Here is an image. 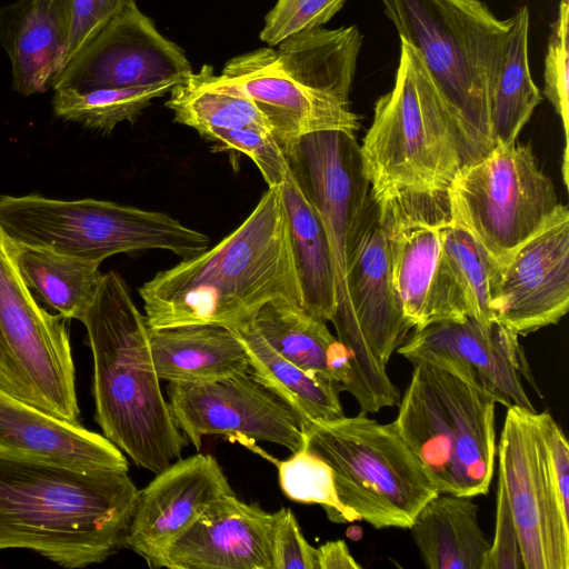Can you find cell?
Instances as JSON below:
<instances>
[{
  "label": "cell",
  "mask_w": 569,
  "mask_h": 569,
  "mask_svg": "<svg viewBox=\"0 0 569 569\" xmlns=\"http://www.w3.org/2000/svg\"><path fill=\"white\" fill-rule=\"evenodd\" d=\"M150 329L253 321L268 301L302 307L279 187L211 249L157 272L139 288Z\"/></svg>",
  "instance_id": "obj_1"
},
{
  "label": "cell",
  "mask_w": 569,
  "mask_h": 569,
  "mask_svg": "<svg viewBox=\"0 0 569 569\" xmlns=\"http://www.w3.org/2000/svg\"><path fill=\"white\" fill-rule=\"evenodd\" d=\"M139 490L120 470L0 457V550L86 568L122 548Z\"/></svg>",
  "instance_id": "obj_2"
},
{
  "label": "cell",
  "mask_w": 569,
  "mask_h": 569,
  "mask_svg": "<svg viewBox=\"0 0 569 569\" xmlns=\"http://www.w3.org/2000/svg\"><path fill=\"white\" fill-rule=\"evenodd\" d=\"M81 322L93 358L97 423L136 466L162 471L181 458L188 440L162 393L146 317L119 273L102 274Z\"/></svg>",
  "instance_id": "obj_3"
},
{
  "label": "cell",
  "mask_w": 569,
  "mask_h": 569,
  "mask_svg": "<svg viewBox=\"0 0 569 569\" xmlns=\"http://www.w3.org/2000/svg\"><path fill=\"white\" fill-rule=\"evenodd\" d=\"M360 152L376 199L448 190L462 168L481 159L463 121L402 39L395 86L376 101Z\"/></svg>",
  "instance_id": "obj_4"
},
{
  "label": "cell",
  "mask_w": 569,
  "mask_h": 569,
  "mask_svg": "<svg viewBox=\"0 0 569 569\" xmlns=\"http://www.w3.org/2000/svg\"><path fill=\"white\" fill-rule=\"evenodd\" d=\"M393 425L439 493L486 495L497 455L495 399L453 369L412 363Z\"/></svg>",
  "instance_id": "obj_5"
},
{
  "label": "cell",
  "mask_w": 569,
  "mask_h": 569,
  "mask_svg": "<svg viewBox=\"0 0 569 569\" xmlns=\"http://www.w3.org/2000/svg\"><path fill=\"white\" fill-rule=\"evenodd\" d=\"M399 38L419 54L481 158L495 148L489 97L511 18L480 0H382Z\"/></svg>",
  "instance_id": "obj_6"
},
{
  "label": "cell",
  "mask_w": 569,
  "mask_h": 569,
  "mask_svg": "<svg viewBox=\"0 0 569 569\" xmlns=\"http://www.w3.org/2000/svg\"><path fill=\"white\" fill-rule=\"evenodd\" d=\"M305 449L329 465L347 522L409 529L439 493L426 468L393 422L367 413L303 423Z\"/></svg>",
  "instance_id": "obj_7"
},
{
  "label": "cell",
  "mask_w": 569,
  "mask_h": 569,
  "mask_svg": "<svg viewBox=\"0 0 569 569\" xmlns=\"http://www.w3.org/2000/svg\"><path fill=\"white\" fill-rule=\"evenodd\" d=\"M0 226L17 244L101 262L161 249L182 259L209 248L210 238L171 216L97 199L0 196Z\"/></svg>",
  "instance_id": "obj_8"
},
{
  "label": "cell",
  "mask_w": 569,
  "mask_h": 569,
  "mask_svg": "<svg viewBox=\"0 0 569 569\" xmlns=\"http://www.w3.org/2000/svg\"><path fill=\"white\" fill-rule=\"evenodd\" d=\"M448 193L455 219L502 266L561 206L530 146L518 142L462 168Z\"/></svg>",
  "instance_id": "obj_9"
},
{
  "label": "cell",
  "mask_w": 569,
  "mask_h": 569,
  "mask_svg": "<svg viewBox=\"0 0 569 569\" xmlns=\"http://www.w3.org/2000/svg\"><path fill=\"white\" fill-rule=\"evenodd\" d=\"M376 201L393 284L413 329L468 316L467 297L441 236L452 216L448 190H401Z\"/></svg>",
  "instance_id": "obj_10"
},
{
  "label": "cell",
  "mask_w": 569,
  "mask_h": 569,
  "mask_svg": "<svg viewBox=\"0 0 569 569\" xmlns=\"http://www.w3.org/2000/svg\"><path fill=\"white\" fill-rule=\"evenodd\" d=\"M0 367L23 401L79 423L74 366L63 318L38 303L20 274L16 244L1 226Z\"/></svg>",
  "instance_id": "obj_11"
},
{
  "label": "cell",
  "mask_w": 569,
  "mask_h": 569,
  "mask_svg": "<svg viewBox=\"0 0 569 569\" xmlns=\"http://www.w3.org/2000/svg\"><path fill=\"white\" fill-rule=\"evenodd\" d=\"M525 569H569V506L560 496L537 411L509 407L497 447Z\"/></svg>",
  "instance_id": "obj_12"
},
{
  "label": "cell",
  "mask_w": 569,
  "mask_h": 569,
  "mask_svg": "<svg viewBox=\"0 0 569 569\" xmlns=\"http://www.w3.org/2000/svg\"><path fill=\"white\" fill-rule=\"evenodd\" d=\"M289 170L318 212L325 228L336 277V332L347 319L346 276L361 216L370 194L360 144L339 130L306 134L279 146Z\"/></svg>",
  "instance_id": "obj_13"
},
{
  "label": "cell",
  "mask_w": 569,
  "mask_h": 569,
  "mask_svg": "<svg viewBox=\"0 0 569 569\" xmlns=\"http://www.w3.org/2000/svg\"><path fill=\"white\" fill-rule=\"evenodd\" d=\"M166 390L176 426L197 450L210 435L272 442L291 452L305 447L302 419L249 372L204 382H168Z\"/></svg>",
  "instance_id": "obj_14"
},
{
  "label": "cell",
  "mask_w": 569,
  "mask_h": 569,
  "mask_svg": "<svg viewBox=\"0 0 569 569\" xmlns=\"http://www.w3.org/2000/svg\"><path fill=\"white\" fill-rule=\"evenodd\" d=\"M397 352L411 363L426 361L456 370L507 408L536 412L521 377L542 397L518 335L497 320L483 325L466 316L437 321L413 329Z\"/></svg>",
  "instance_id": "obj_15"
},
{
  "label": "cell",
  "mask_w": 569,
  "mask_h": 569,
  "mask_svg": "<svg viewBox=\"0 0 569 569\" xmlns=\"http://www.w3.org/2000/svg\"><path fill=\"white\" fill-rule=\"evenodd\" d=\"M191 71L183 51L132 2L77 52L53 90L147 87L179 82Z\"/></svg>",
  "instance_id": "obj_16"
},
{
  "label": "cell",
  "mask_w": 569,
  "mask_h": 569,
  "mask_svg": "<svg viewBox=\"0 0 569 569\" xmlns=\"http://www.w3.org/2000/svg\"><path fill=\"white\" fill-rule=\"evenodd\" d=\"M234 493L217 459L197 453L179 458L138 492L122 540L150 568H161L171 543L217 499Z\"/></svg>",
  "instance_id": "obj_17"
},
{
  "label": "cell",
  "mask_w": 569,
  "mask_h": 569,
  "mask_svg": "<svg viewBox=\"0 0 569 569\" xmlns=\"http://www.w3.org/2000/svg\"><path fill=\"white\" fill-rule=\"evenodd\" d=\"M569 309V209L525 242L502 267L496 320L518 336L557 325Z\"/></svg>",
  "instance_id": "obj_18"
},
{
  "label": "cell",
  "mask_w": 569,
  "mask_h": 569,
  "mask_svg": "<svg viewBox=\"0 0 569 569\" xmlns=\"http://www.w3.org/2000/svg\"><path fill=\"white\" fill-rule=\"evenodd\" d=\"M221 74L256 104L279 146L312 132L339 130L355 134L360 128L359 117L349 107L293 80L271 47L230 59Z\"/></svg>",
  "instance_id": "obj_19"
},
{
  "label": "cell",
  "mask_w": 569,
  "mask_h": 569,
  "mask_svg": "<svg viewBox=\"0 0 569 569\" xmlns=\"http://www.w3.org/2000/svg\"><path fill=\"white\" fill-rule=\"evenodd\" d=\"M276 519L234 493L222 496L171 543L161 568L274 569Z\"/></svg>",
  "instance_id": "obj_20"
},
{
  "label": "cell",
  "mask_w": 569,
  "mask_h": 569,
  "mask_svg": "<svg viewBox=\"0 0 569 569\" xmlns=\"http://www.w3.org/2000/svg\"><path fill=\"white\" fill-rule=\"evenodd\" d=\"M0 457L86 470L128 471L122 451L104 436L54 417L0 389Z\"/></svg>",
  "instance_id": "obj_21"
},
{
  "label": "cell",
  "mask_w": 569,
  "mask_h": 569,
  "mask_svg": "<svg viewBox=\"0 0 569 569\" xmlns=\"http://www.w3.org/2000/svg\"><path fill=\"white\" fill-rule=\"evenodd\" d=\"M0 46L22 96L53 89L68 63L63 24L50 0H18L0 8Z\"/></svg>",
  "instance_id": "obj_22"
},
{
  "label": "cell",
  "mask_w": 569,
  "mask_h": 569,
  "mask_svg": "<svg viewBox=\"0 0 569 569\" xmlns=\"http://www.w3.org/2000/svg\"><path fill=\"white\" fill-rule=\"evenodd\" d=\"M156 372L168 382H204L249 372L247 351L236 331L220 325L150 329Z\"/></svg>",
  "instance_id": "obj_23"
},
{
  "label": "cell",
  "mask_w": 569,
  "mask_h": 569,
  "mask_svg": "<svg viewBox=\"0 0 569 569\" xmlns=\"http://www.w3.org/2000/svg\"><path fill=\"white\" fill-rule=\"evenodd\" d=\"M472 497L438 493L417 513L410 531L429 569H485L490 542Z\"/></svg>",
  "instance_id": "obj_24"
},
{
  "label": "cell",
  "mask_w": 569,
  "mask_h": 569,
  "mask_svg": "<svg viewBox=\"0 0 569 569\" xmlns=\"http://www.w3.org/2000/svg\"><path fill=\"white\" fill-rule=\"evenodd\" d=\"M289 231L302 308L331 321L337 306L336 277L328 238L320 217L290 170L278 186Z\"/></svg>",
  "instance_id": "obj_25"
},
{
  "label": "cell",
  "mask_w": 569,
  "mask_h": 569,
  "mask_svg": "<svg viewBox=\"0 0 569 569\" xmlns=\"http://www.w3.org/2000/svg\"><path fill=\"white\" fill-rule=\"evenodd\" d=\"M362 34L357 26L315 28L278 44L283 70L303 87L349 107Z\"/></svg>",
  "instance_id": "obj_26"
},
{
  "label": "cell",
  "mask_w": 569,
  "mask_h": 569,
  "mask_svg": "<svg viewBox=\"0 0 569 569\" xmlns=\"http://www.w3.org/2000/svg\"><path fill=\"white\" fill-rule=\"evenodd\" d=\"M166 102L174 121L193 128L199 134L211 129L251 128L272 134L256 104L223 74L204 64L189 72L169 91Z\"/></svg>",
  "instance_id": "obj_27"
},
{
  "label": "cell",
  "mask_w": 569,
  "mask_h": 569,
  "mask_svg": "<svg viewBox=\"0 0 569 569\" xmlns=\"http://www.w3.org/2000/svg\"><path fill=\"white\" fill-rule=\"evenodd\" d=\"M529 10L522 6L511 17L497 73L489 97L491 138L496 146H509L541 102L528 59Z\"/></svg>",
  "instance_id": "obj_28"
},
{
  "label": "cell",
  "mask_w": 569,
  "mask_h": 569,
  "mask_svg": "<svg viewBox=\"0 0 569 569\" xmlns=\"http://www.w3.org/2000/svg\"><path fill=\"white\" fill-rule=\"evenodd\" d=\"M252 322L233 329L247 351L249 373L288 405L303 423L343 417L339 391L277 353Z\"/></svg>",
  "instance_id": "obj_29"
},
{
  "label": "cell",
  "mask_w": 569,
  "mask_h": 569,
  "mask_svg": "<svg viewBox=\"0 0 569 569\" xmlns=\"http://www.w3.org/2000/svg\"><path fill=\"white\" fill-rule=\"evenodd\" d=\"M16 244V262L32 291L63 319L81 321L100 284V263Z\"/></svg>",
  "instance_id": "obj_30"
},
{
  "label": "cell",
  "mask_w": 569,
  "mask_h": 569,
  "mask_svg": "<svg viewBox=\"0 0 569 569\" xmlns=\"http://www.w3.org/2000/svg\"><path fill=\"white\" fill-rule=\"evenodd\" d=\"M326 323L284 299L268 301L252 322L277 353L307 373L331 383L327 365L338 338L331 335Z\"/></svg>",
  "instance_id": "obj_31"
},
{
  "label": "cell",
  "mask_w": 569,
  "mask_h": 569,
  "mask_svg": "<svg viewBox=\"0 0 569 569\" xmlns=\"http://www.w3.org/2000/svg\"><path fill=\"white\" fill-rule=\"evenodd\" d=\"M176 83L171 81L147 87L89 91L57 89L52 108L59 118L110 133L120 122H133L154 98L168 93Z\"/></svg>",
  "instance_id": "obj_32"
},
{
  "label": "cell",
  "mask_w": 569,
  "mask_h": 569,
  "mask_svg": "<svg viewBox=\"0 0 569 569\" xmlns=\"http://www.w3.org/2000/svg\"><path fill=\"white\" fill-rule=\"evenodd\" d=\"M441 236L446 252L465 290L468 316L489 325L496 320L503 266L453 214L442 226Z\"/></svg>",
  "instance_id": "obj_33"
},
{
  "label": "cell",
  "mask_w": 569,
  "mask_h": 569,
  "mask_svg": "<svg viewBox=\"0 0 569 569\" xmlns=\"http://www.w3.org/2000/svg\"><path fill=\"white\" fill-rule=\"evenodd\" d=\"M279 485L292 501L322 506L328 518L335 522H347L340 503L331 468L327 462L309 452L305 447L278 466Z\"/></svg>",
  "instance_id": "obj_34"
},
{
  "label": "cell",
  "mask_w": 569,
  "mask_h": 569,
  "mask_svg": "<svg viewBox=\"0 0 569 569\" xmlns=\"http://www.w3.org/2000/svg\"><path fill=\"white\" fill-rule=\"evenodd\" d=\"M569 0H560L558 16L552 24L545 58L546 98L559 116L565 133L562 156L563 183L568 187L569 171Z\"/></svg>",
  "instance_id": "obj_35"
},
{
  "label": "cell",
  "mask_w": 569,
  "mask_h": 569,
  "mask_svg": "<svg viewBox=\"0 0 569 569\" xmlns=\"http://www.w3.org/2000/svg\"><path fill=\"white\" fill-rule=\"evenodd\" d=\"M216 151L248 156L269 187L280 186L289 173L284 154L272 134L251 128L211 129L200 134Z\"/></svg>",
  "instance_id": "obj_36"
},
{
  "label": "cell",
  "mask_w": 569,
  "mask_h": 569,
  "mask_svg": "<svg viewBox=\"0 0 569 569\" xmlns=\"http://www.w3.org/2000/svg\"><path fill=\"white\" fill-rule=\"evenodd\" d=\"M345 0H278L264 19L260 39L276 47L297 33L327 23Z\"/></svg>",
  "instance_id": "obj_37"
},
{
  "label": "cell",
  "mask_w": 569,
  "mask_h": 569,
  "mask_svg": "<svg viewBox=\"0 0 569 569\" xmlns=\"http://www.w3.org/2000/svg\"><path fill=\"white\" fill-rule=\"evenodd\" d=\"M50 1L67 34L68 63L114 16L128 4L136 2V0Z\"/></svg>",
  "instance_id": "obj_38"
},
{
  "label": "cell",
  "mask_w": 569,
  "mask_h": 569,
  "mask_svg": "<svg viewBox=\"0 0 569 569\" xmlns=\"http://www.w3.org/2000/svg\"><path fill=\"white\" fill-rule=\"evenodd\" d=\"M274 569H319L318 548L305 538L291 509L277 511L273 531Z\"/></svg>",
  "instance_id": "obj_39"
},
{
  "label": "cell",
  "mask_w": 569,
  "mask_h": 569,
  "mask_svg": "<svg viewBox=\"0 0 569 569\" xmlns=\"http://www.w3.org/2000/svg\"><path fill=\"white\" fill-rule=\"evenodd\" d=\"M485 569H525L518 531L508 502L505 485L498 477L496 526Z\"/></svg>",
  "instance_id": "obj_40"
},
{
  "label": "cell",
  "mask_w": 569,
  "mask_h": 569,
  "mask_svg": "<svg viewBox=\"0 0 569 569\" xmlns=\"http://www.w3.org/2000/svg\"><path fill=\"white\" fill-rule=\"evenodd\" d=\"M319 569H360L343 540L327 541L318 548Z\"/></svg>",
  "instance_id": "obj_41"
},
{
  "label": "cell",
  "mask_w": 569,
  "mask_h": 569,
  "mask_svg": "<svg viewBox=\"0 0 569 569\" xmlns=\"http://www.w3.org/2000/svg\"><path fill=\"white\" fill-rule=\"evenodd\" d=\"M0 389L21 399L17 387L14 386V383L12 382L10 377L6 373V371L1 367H0Z\"/></svg>",
  "instance_id": "obj_42"
}]
</instances>
